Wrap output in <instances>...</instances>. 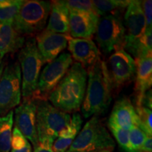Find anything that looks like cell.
I'll use <instances>...</instances> for the list:
<instances>
[{"label":"cell","mask_w":152,"mask_h":152,"mask_svg":"<svg viewBox=\"0 0 152 152\" xmlns=\"http://www.w3.org/2000/svg\"><path fill=\"white\" fill-rule=\"evenodd\" d=\"M18 61L21 71V94L32 98L37 90L38 79L44 64L34 37H29L20 49Z\"/></svg>","instance_id":"4"},{"label":"cell","mask_w":152,"mask_h":152,"mask_svg":"<svg viewBox=\"0 0 152 152\" xmlns=\"http://www.w3.org/2000/svg\"><path fill=\"white\" fill-rule=\"evenodd\" d=\"M50 10L51 1H23L13 23V27L23 37L37 35L45 30Z\"/></svg>","instance_id":"3"},{"label":"cell","mask_w":152,"mask_h":152,"mask_svg":"<svg viewBox=\"0 0 152 152\" xmlns=\"http://www.w3.org/2000/svg\"><path fill=\"white\" fill-rule=\"evenodd\" d=\"M10 152H32V147L29 142V143H28L24 148H23V149L19 150L11 149Z\"/></svg>","instance_id":"34"},{"label":"cell","mask_w":152,"mask_h":152,"mask_svg":"<svg viewBox=\"0 0 152 152\" xmlns=\"http://www.w3.org/2000/svg\"><path fill=\"white\" fill-rule=\"evenodd\" d=\"M68 11H76L81 12L91 13L98 15L96 9L95 8L93 1H82V0H69V1H64Z\"/></svg>","instance_id":"27"},{"label":"cell","mask_w":152,"mask_h":152,"mask_svg":"<svg viewBox=\"0 0 152 152\" xmlns=\"http://www.w3.org/2000/svg\"><path fill=\"white\" fill-rule=\"evenodd\" d=\"M87 70L74 63L61 80L49 94L52 105L65 113H75L81 109L87 88Z\"/></svg>","instance_id":"1"},{"label":"cell","mask_w":152,"mask_h":152,"mask_svg":"<svg viewBox=\"0 0 152 152\" xmlns=\"http://www.w3.org/2000/svg\"><path fill=\"white\" fill-rule=\"evenodd\" d=\"M115 143L98 116H93L80 131L68 151L99 152L113 151Z\"/></svg>","instance_id":"5"},{"label":"cell","mask_w":152,"mask_h":152,"mask_svg":"<svg viewBox=\"0 0 152 152\" xmlns=\"http://www.w3.org/2000/svg\"><path fill=\"white\" fill-rule=\"evenodd\" d=\"M95 34L99 47L104 54L123 47L125 28L121 17L111 14L102 16L99 20Z\"/></svg>","instance_id":"9"},{"label":"cell","mask_w":152,"mask_h":152,"mask_svg":"<svg viewBox=\"0 0 152 152\" xmlns=\"http://www.w3.org/2000/svg\"><path fill=\"white\" fill-rule=\"evenodd\" d=\"M73 64L71 55L63 52L52 62L47 64L39 74L37 90L33 99L47 100L49 94L56 87Z\"/></svg>","instance_id":"8"},{"label":"cell","mask_w":152,"mask_h":152,"mask_svg":"<svg viewBox=\"0 0 152 152\" xmlns=\"http://www.w3.org/2000/svg\"><path fill=\"white\" fill-rule=\"evenodd\" d=\"M146 20V29L152 28V1L151 0L140 1Z\"/></svg>","instance_id":"30"},{"label":"cell","mask_w":152,"mask_h":152,"mask_svg":"<svg viewBox=\"0 0 152 152\" xmlns=\"http://www.w3.org/2000/svg\"><path fill=\"white\" fill-rule=\"evenodd\" d=\"M99 152H111V151H109V150H104V151H101Z\"/></svg>","instance_id":"36"},{"label":"cell","mask_w":152,"mask_h":152,"mask_svg":"<svg viewBox=\"0 0 152 152\" xmlns=\"http://www.w3.org/2000/svg\"><path fill=\"white\" fill-rule=\"evenodd\" d=\"M71 119L69 113L55 108L47 100L37 101L36 121L38 141L45 138L56 140Z\"/></svg>","instance_id":"6"},{"label":"cell","mask_w":152,"mask_h":152,"mask_svg":"<svg viewBox=\"0 0 152 152\" xmlns=\"http://www.w3.org/2000/svg\"><path fill=\"white\" fill-rule=\"evenodd\" d=\"M14 124V111L0 116V152H10Z\"/></svg>","instance_id":"23"},{"label":"cell","mask_w":152,"mask_h":152,"mask_svg":"<svg viewBox=\"0 0 152 152\" xmlns=\"http://www.w3.org/2000/svg\"><path fill=\"white\" fill-rule=\"evenodd\" d=\"M151 28L146 29L142 37L128 45H125L123 47V49L129 54H132L136 60L142 57L151 56Z\"/></svg>","instance_id":"21"},{"label":"cell","mask_w":152,"mask_h":152,"mask_svg":"<svg viewBox=\"0 0 152 152\" xmlns=\"http://www.w3.org/2000/svg\"><path fill=\"white\" fill-rule=\"evenodd\" d=\"M105 62L113 91L128 85L135 77V60L123 48L115 49Z\"/></svg>","instance_id":"10"},{"label":"cell","mask_w":152,"mask_h":152,"mask_svg":"<svg viewBox=\"0 0 152 152\" xmlns=\"http://www.w3.org/2000/svg\"><path fill=\"white\" fill-rule=\"evenodd\" d=\"M138 118L137 127L144 131L148 136L152 135L151 118L152 112L151 109L144 106H136L134 108Z\"/></svg>","instance_id":"25"},{"label":"cell","mask_w":152,"mask_h":152,"mask_svg":"<svg viewBox=\"0 0 152 152\" xmlns=\"http://www.w3.org/2000/svg\"><path fill=\"white\" fill-rule=\"evenodd\" d=\"M137 152H152V138L151 136H148L145 142Z\"/></svg>","instance_id":"33"},{"label":"cell","mask_w":152,"mask_h":152,"mask_svg":"<svg viewBox=\"0 0 152 152\" xmlns=\"http://www.w3.org/2000/svg\"><path fill=\"white\" fill-rule=\"evenodd\" d=\"M5 66V61L3 59L0 58V80H1V75H2Z\"/></svg>","instance_id":"35"},{"label":"cell","mask_w":152,"mask_h":152,"mask_svg":"<svg viewBox=\"0 0 152 152\" xmlns=\"http://www.w3.org/2000/svg\"><path fill=\"white\" fill-rule=\"evenodd\" d=\"M37 47L44 64H49L59 56L71 39L70 34H58L43 30L35 36Z\"/></svg>","instance_id":"12"},{"label":"cell","mask_w":152,"mask_h":152,"mask_svg":"<svg viewBox=\"0 0 152 152\" xmlns=\"http://www.w3.org/2000/svg\"><path fill=\"white\" fill-rule=\"evenodd\" d=\"M83 119L79 113H74L71 121L61 131L53 143L54 152H66L80 131Z\"/></svg>","instance_id":"20"},{"label":"cell","mask_w":152,"mask_h":152,"mask_svg":"<svg viewBox=\"0 0 152 152\" xmlns=\"http://www.w3.org/2000/svg\"><path fill=\"white\" fill-rule=\"evenodd\" d=\"M151 90L150 89L144 95V97L142 100V106H144V107L151 110Z\"/></svg>","instance_id":"32"},{"label":"cell","mask_w":152,"mask_h":152,"mask_svg":"<svg viewBox=\"0 0 152 152\" xmlns=\"http://www.w3.org/2000/svg\"><path fill=\"white\" fill-rule=\"evenodd\" d=\"M37 100L23 99V102L15 109V127L20 130L35 147L38 144L37 131Z\"/></svg>","instance_id":"11"},{"label":"cell","mask_w":152,"mask_h":152,"mask_svg":"<svg viewBox=\"0 0 152 152\" xmlns=\"http://www.w3.org/2000/svg\"><path fill=\"white\" fill-rule=\"evenodd\" d=\"M26 39L20 35L12 24H0V58L5 55L20 50L23 46Z\"/></svg>","instance_id":"19"},{"label":"cell","mask_w":152,"mask_h":152,"mask_svg":"<svg viewBox=\"0 0 152 152\" xmlns=\"http://www.w3.org/2000/svg\"><path fill=\"white\" fill-rule=\"evenodd\" d=\"M108 126L109 130L115 138L120 147L125 152H132L129 137V131L122 129L117 125L108 121Z\"/></svg>","instance_id":"26"},{"label":"cell","mask_w":152,"mask_h":152,"mask_svg":"<svg viewBox=\"0 0 152 152\" xmlns=\"http://www.w3.org/2000/svg\"><path fill=\"white\" fill-rule=\"evenodd\" d=\"M147 137V134L141 129L137 126H133L129 130V137L132 152H137Z\"/></svg>","instance_id":"28"},{"label":"cell","mask_w":152,"mask_h":152,"mask_svg":"<svg viewBox=\"0 0 152 152\" xmlns=\"http://www.w3.org/2000/svg\"><path fill=\"white\" fill-rule=\"evenodd\" d=\"M88 83L81 111L85 118L107 111L112 100L113 89L105 61L100 59L87 72Z\"/></svg>","instance_id":"2"},{"label":"cell","mask_w":152,"mask_h":152,"mask_svg":"<svg viewBox=\"0 0 152 152\" xmlns=\"http://www.w3.org/2000/svg\"><path fill=\"white\" fill-rule=\"evenodd\" d=\"M22 0H0V24H12L23 3Z\"/></svg>","instance_id":"24"},{"label":"cell","mask_w":152,"mask_h":152,"mask_svg":"<svg viewBox=\"0 0 152 152\" xmlns=\"http://www.w3.org/2000/svg\"><path fill=\"white\" fill-rule=\"evenodd\" d=\"M109 122L128 131L133 126L137 127L138 118L130 99L124 96L115 102Z\"/></svg>","instance_id":"16"},{"label":"cell","mask_w":152,"mask_h":152,"mask_svg":"<svg viewBox=\"0 0 152 152\" xmlns=\"http://www.w3.org/2000/svg\"><path fill=\"white\" fill-rule=\"evenodd\" d=\"M137 65L136 81L134 85L136 106H142L144 95L151 89L152 85L151 56L142 57L135 61Z\"/></svg>","instance_id":"17"},{"label":"cell","mask_w":152,"mask_h":152,"mask_svg":"<svg viewBox=\"0 0 152 152\" xmlns=\"http://www.w3.org/2000/svg\"><path fill=\"white\" fill-rule=\"evenodd\" d=\"M21 99V71L18 61L4 69L0 80V115L4 116L20 104Z\"/></svg>","instance_id":"7"},{"label":"cell","mask_w":152,"mask_h":152,"mask_svg":"<svg viewBox=\"0 0 152 152\" xmlns=\"http://www.w3.org/2000/svg\"><path fill=\"white\" fill-rule=\"evenodd\" d=\"M124 20L125 37L123 47L142 37L146 30L145 17L140 1H130L125 11Z\"/></svg>","instance_id":"13"},{"label":"cell","mask_w":152,"mask_h":152,"mask_svg":"<svg viewBox=\"0 0 152 152\" xmlns=\"http://www.w3.org/2000/svg\"><path fill=\"white\" fill-rule=\"evenodd\" d=\"M54 142V140L51 138L43 139L34 147L33 152H54L52 148Z\"/></svg>","instance_id":"31"},{"label":"cell","mask_w":152,"mask_h":152,"mask_svg":"<svg viewBox=\"0 0 152 152\" xmlns=\"http://www.w3.org/2000/svg\"><path fill=\"white\" fill-rule=\"evenodd\" d=\"M28 143L29 142L27 139L25 137V136L18 128L14 127V130H12V134H11V149H21L26 147Z\"/></svg>","instance_id":"29"},{"label":"cell","mask_w":152,"mask_h":152,"mask_svg":"<svg viewBox=\"0 0 152 152\" xmlns=\"http://www.w3.org/2000/svg\"><path fill=\"white\" fill-rule=\"evenodd\" d=\"M68 49L72 58L85 69H89L101 59L99 50L92 39L71 38L68 43Z\"/></svg>","instance_id":"15"},{"label":"cell","mask_w":152,"mask_h":152,"mask_svg":"<svg viewBox=\"0 0 152 152\" xmlns=\"http://www.w3.org/2000/svg\"><path fill=\"white\" fill-rule=\"evenodd\" d=\"M49 18L45 30L58 34H69V11L64 1H51Z\"/></svg>","instance_id":"18"},{"label":"cell","mask_w":152,"mask_h":152,"mask_svg":"<svg viewBox=\"0 0 152 152\" xmlns=\"http://www.w3.org/2000/svg\"><path fill=\"white\" fill-rule=\"evenodd\" d=\"M130 3L128 0H96L93 1L95 8L99 16L105 15L122 16V13L127 9Z\"/></svg>","instance_id":"22"},{"label":"cell","mask_w":152,"mask_h":152,"mask_svg":"<svg viewBox=\"0 0 152 152\" xmlns=\"http://www.w3.org/2000/svg\"><path fill=\"white\" fill-rule=\"evenodd\" d=\"M100 16L91 13L69 11V34L72 38L92 39Z\"/></svg>","instance_id":"14"},{"label":"cell","mask_w":152,"mask_h":152,"mask_svg":"<svg viewBox=\"0 0 152 152\" xmlns=\"http://www.w3.org/2000/svg\"><path fill=\"white\" fill-rule=\"evenodd\" d=\"M66 152H79V151H67Z\"/></svg>","instance_id":"37"}]
</instances>
